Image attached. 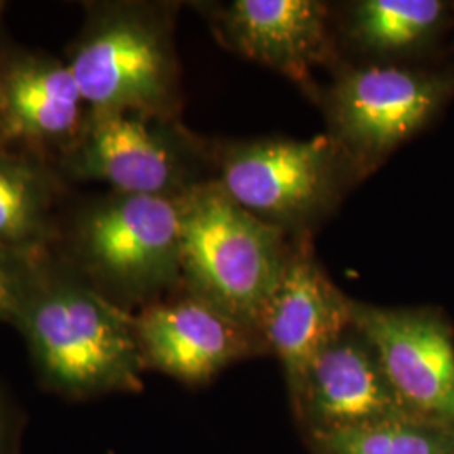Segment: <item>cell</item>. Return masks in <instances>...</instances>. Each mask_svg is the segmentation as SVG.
I'll use <instances>...</instances> for the list:
<instances>
[{
    "mask_svg": "<svg viewBox=\"0 0 454 454\" xmlns=\"http://www.w3.org/2000/svg\"><path fill=\"white\" fill-rule=\"evenodd\" d=\"M352 325L369 341L404 406L454 431V340L433 309H382L352 300Z\"/></svg>",
    "mask_w": 454,
    "mask_h": 454,
    "instance_id": "obj_8",
    "label": "cell"
},
{
    "mask_svg": "<svg viewBox=\"0 0 454 454\" xmlns=\"http://www.w3.org/2000/svg\"><path fill=\"white\" fill-rule=\"evenodd\" d=\"M44 386L69 399L142 389L133 315L101 290L44 264L12 318Z\"/></svg>",
    "mask_w": 454,
    "mask_h": 454,
    "instance_id": "obj_1",
    "label": "cell"
},
{
    "mask_svg": "<svg viewBox=\"0 0 454 454\" xmlns=\"http://www.w3.org/2000/svg\"><path fill=\"white\" fill-rule=\"evenodd\" d=\"M199 152L172 116L121 112L88 114L69 168L118 194L177 195L192 189Z\"/></svg>",
    "mask_w": 454,
    "mask_h": 454,
    "instance_id": "obj_7",
    "label": "cell"
},
{
    "mask_svg": "<svg viewBox=\"0 0 454 454\" xmlns=\"http://www.w3.org/2000/svg\"><path fill=\"white\" fill-rule=\"evenodd\" d=\"M7 140L58 144L78 140L88 116L69 66L20 56L0 66Z\"/></svg>",
    "mask_w": 454,
    "mask_h": 454,
    "instance_id": "obj_13",
    "label": "cell"
},
{
    "mask_svg": "<svg viewBox=\"0 0 454 454\" xmlns=\"http://www.w3.org/2000/svg\"><path fill=\"white\" fill-rule=\"evenodd\" d=\"M215 24L229 48L305 86L333 59L328 11L317 0H234Z\"/></svg>",
    "mask_w": 454,
    "mask_h": 454,
    "instance_id": "obj_12",
    "label": "cell"
},
{
    "mask_svg": "<svg viewBox=\"0 0 454 454\" xmlns=\"http://www.w3.org/2000/svg\"><path fill=\"white\" fill-rule=\"evenodd\" d=\"M133 324L146 367L189 386L209 382L264 345L256 332L189 292L146 305Z\"/></svg>",
    "mask_w": 454,
    "mask_h": 454,
    "instance_id": "obj_9",
    "label": "cell"
},
{
    "mask_svg": "<svg viewBox=\"0 0 454 454\" xmlns=\"http://www.w3.org/2000/svg\"><path fill=\"white\" fill-rule=\"evenodd\" d=\"M446 12L438 0H362L354 5L348 35L372 54H395L421 44Z\"/></svg>",
    "mask_w": 454,
    "mask_h": 454,
    "instance_id": "obj_15",
    "label": "cell"
},
{
    "mask_svg": "<svg viewBox=\"0 0 454 454\" xmlns=\"http://www.w3.org/2000/svg\"><path fill=\"white\" fill-rule=\"evenodd\" d=\"M69 69L90 114L174 116L177 59L168 19L138 4L97 5L78 43Z\"/></svg>",
    "mask_w": 454,
    "mask_h": 454,
    "instance_id": "obj_3",
    "label": "cell"
},
{
    "mask_svg": "<svg viewBox=\"0 0 454 454\" xmlns=\"http://www.w3.org/2000/svg\"><path fill=\"white\" fill-rule=\"evenodd\" d=\"M292 397L311 436L414 414L354 325L311 364Z\"/></svg>",
    "mask_w": 454,
    "mask_h": 454,
    "instance_id": "obj_11",
    "label": "cell"
},
{
    "mask_svg": "<svg viewBox=\"0 0 454 454\" xmlns=\"http://www.w3.org/2000/svg\"><path fill=\"white\" fill-rule=\"evenodd\" d=\"M84 270L110 300H146L182 281L180 195L98 200L76 234Z\"/></svg>",
    "mask_w": 454,
    "mask_h": 454,
    "instance_id": "obj_5",
    "label": "cell"
},
{
    "mask_svg": "<svg viewBox=\"0 0 454 454\" xmlns=\"http://www.w3.org/2000/svg\"><path fill=\"white\" fill-rule=\"evenodd\" d=\"M51 204L52 184L44 170L0 146V244L37 251Z\"/></svg>",
    "mask_w": 454,
    "mask_h": 454,
    "instance_id": "obj_14",
    "label": "cell"
},
{
    "mask_svg": "<svg viewBox=\"0 0 454 454\" xmlns=\"http://www.w3.org/2000/svg\"><path fill=\"white\" fill-rule=\"evenodd\" d=\"M215 182L244 211L286 236H298L335 206L352 176L332 138L318 135L224 146Z\"/></svg>",
    "mask_w": 454,
    "mask_h": 454,
    "instance_id": "obj_4",
    "label": "cell"
},
{
    "mask_svg": "<svg viewBox=\"0 0 454 454\" xmlns=\"http://www.w3.org/2000/svg\"><path fill=\"white\" fill-rule=\"evenodd\" d=\"M180 200L185 292L258 333L290 258L286 234L244 211L215 180L197 184Z\"/></svg>",
    "mask_w": 454,
    "mask_h": 454,
    "instance_id": "obj_2",
    "label": "cell"
},
{
    "mask_svg": "<svg viewBox=\"0 0 454 454\" xmlns=\"http://www.w3.org/2000/svg\"><path fill=\"white\" fill-rule=\"evenodd\" d=\"M7 142V129H5V114H4V98H2V76H0V146Z\"/></svg>",
    "mask_w": 454,
    "mask_h": 454,
    "instance_id": "obj_19",
    "label": "cell"
},
{
    "mask_svg": "<svg viewBox=\"0 0 454 454\" xmlns=\"http://www.w3.org/2000/svg\"><path fill=\"white\" fill-rule=\"evenodd\" d=\"M0 454H16L12 448V429L2 406H0Z\"/></svg>",
    "mask_w": 454,
    "mask_h": 454,
    "instance_id": "obj_18",
    "label": "cell"
},
{
    "mask_svg": "<svg viewBox=\"0 0 454 454\" xmlns=\"http://www.w3.org/2000/svg\"><path fill=\"white\" fill-rule=\"evenodd\" d=\"M352 326V300L328 279L305 241L290 258L262 311L258 335L279 358L294 394L311 364Z\"/></svg>",
    "mask_w": 454,
    "mask_h": 454,
    "instance_id": "obj_10",
    "label": "cell"
},
{
    "mask_svg": "<svg viewBox=\"0 0 454 454\" xmlns=\"http://www.w3.org/2000/svg\"><path fill=\"white\" fill-rule=\"evenodd\" d=\"M41 266L35 251L0 244V320L12 322Z\"/></svg>",
    "mask_w": 454,
    "mask_h": 454,
    "instance_id": "obj_17",
    "label": "cell"
},
{
    "mask_svg": "<svg viewBox=\"0 0 454 454\" xmlns=\"http://www.w3.org/2000/svg\"><path fill=\"white\" fill-rule=\"evenodd\" d=\"M448 84L397 66L343 71L325 97L328 137L352 179L367 177L436 114Z\"/></svg>",
    "mask_w": 454,
    "mask_h": 454,
    "instance_id": "obj_6",
    "label": "cell"
},
{
    "mask_svg": "<svg viewBox=\"0 0 454 454\" xmlns=\"http://www.w3.org/2000/svg\"><path fill=\"white\" fill-rule=\"evenodd\" d=\"M311 439L318 454H454V431L416 414Z\"/></svg>",
    "mask_w": 454,
    "mask_h": 454,
    "instance_id": "obj_16",
    "label": "cell"
}]
</instances>
